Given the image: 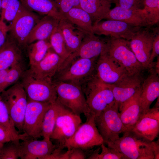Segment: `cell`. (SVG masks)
I'll return each mask as SVG.
<instances>
[{"mask_svg":"<svg viewBox=\"0 0 159 159\" xmlns=\"http://www.w3.org/2000/svg\"><path fill=\"white\" fill-rule=\"evenodd\" d=\"M81 87L85 96L90 114L99 115L114 101L111 84L100 80L96 74Z\"/></svg>","mask_w":159,"mask_h":159,"instance_id":"1","label":"cell"},{"mask_svg":"<svg viewBox=\"0 0 159 159\" xmlns=\"http://www.w3.org/2000/svg\"><path fill=\"white\" fill-rule=\"evenodd\" d=\"M116 140L106 143L115 149L128 159H154L151 142L140 138L130 131H126Z\"/></svg>","mask_w":159,"mask_h":159,"instance_id":"2","label":"cell"},{"mask_svg":"<svg viewBox=\"0 0 159 159\" xmlns=\"http://www.w3.org/2000/svg\"><path fill=\"white\" fill-rule=\"evenodd\" d=\"M94 121L104 143L113 142L126 131L121 119L118 106L115 100L98 115Z\"/></svg>","mask_w":159,"mask_h":159,"instance_id":"3","label":"cell"},{"mask_svg":"<svg viewBox=\"0 0 159 159\" xmlns=\"http://www.w3.org/2000/svg\"><path fill=\"white\" fill-rule=\"evenodd\" d=\"M105 51L109 56L130 74L142 73L145 69L137 59L129 41L110 37L106 39Z\"/></svg>","mask_w":159,"mask_h":159,"instance_id":"4","label":"cell"},{"mask_svg":"<svg viewBox=\"0 0 159 159\" xmlns=\"http://www.w3.org/2000/svg\"><path fill=\"white\" fill-rule=\"evenodd\" d=\"M57 99L74 113L87 117L90 112L84 94L80 86L67 82L52 81Z\"/></svg>","mask_w":159,"mask_h":159,"instance_id":"5","label":"cell"},{"mask_svg":"<svg viewBox=\"0 0 159 159\" xmlns=\"http://www.w3.org/2000/svg\"><path fill=\"white\" fill-rule=\"evenodd\" d=\"M0 97L5 104L15 127L20 133L22 132L27 97L20 82L2 91Z\"/></svg>","mask_w":159,"mask_h":159,"instance_id":"6","label":"cell"},{"mask_svg":"<svg viewBox=\"0 0 159 159\" xmlns=\"http://www.w3.org/2000/svg\"><path fill=\"white\" fill-rule=\"evenodd\" d=\"M97 58H79L75 59L65 68L57 72L52 81L67 82L81 87L96 74Z\"/></svg>","mask_w":159,"mask_h":159,"instance_id":"7","label":"cell"},{"mask_svg":"<svg viewBox=\"0 0 159 159\" xmlns=\"http://www.w3.org/2000/svg\"><path fill=\"white\" fill-rule=\"evenodd\" d=\"M95 116L90 114L73 135L65 141L63 148L67 150L77 148L83 150L92 149L104 143L94 121Z\"/></svg>","mask_w":159,"mask_h":159,"instance_id":"8","label":"cell"},{"mask_svg":"<svg viewBox=\"0 0 159 159\" xmlns=\"http://www.w3.org/2000/svg\"><path fill=\"white\" fill-rule=\"evenodd\" d=\"M19 81L29 99L52 103L57 99V93L51 80L35 78L26 70Z\"/></svg>","mask_w":159,"mask_h":159,"instance_id":"9","label":"cell"},{"mask_svg":"<svg viewBox=\"0 0 159 159\" xmlns=\"http://www.w3.org/2000/svg\"><path fill=\"white\" fill-rule=\"evenodd\" d=\"M51 104L27 98L22 129L26 137L37 139L42 136L44 116Z\"/></svg>","mask_w":159,"mask_h":159,"instance_id":"10","label":"cell"},{"mask_svg":"<svg viewBox=\"0 0 159 159\" xmlns=\"http://www.w3.org/2000/svg\"><path fill=\"white\" fill-rule=\"evenodd\" d=\"M40 19L39 17L24 6L15 18L12 21L9 32V37L23 50L28 45V37L32 29Z\"/></svg>","mask_w":159,"mask_h":159,"instance_id":"11","label":"cell"},{"mask_svg":"<svg viewBox=\"0 0 159 159\" xmlns=\"http://www.w3.org/2000/svg\"><path fill=\"white\" fill-rule=\"evenodd\" d=\"M82 123L80 115L64 106L57 118L50 139L57 140L58 143L57 147L63 149L65 140L73 135Z\"/></svg>","mask_w":159,"mask_h":159,"instance_id":"12","label":"cell"},{"mask_svg":"<svg viewBox=\"0 0 159 159\" xmlns=\"http://www.w3.org/2000/svg\"><path fill=\"white\" fill-rule=\"evenodd\" d=\"M150 27H141L129 41L131 49L145 69L151 68L149 60L154 39L158 32Z\"/></svg>","mask_w":159,"mask_h":159,"instance_id":"13","label":"cell"},{"mask_svg":"<svg viewBox=\"0 0 159 159\" xmlns=\"http://www.w3.org/2000/svg\"><path fill=\"white\" fill-rule=\"evenodd\" d=\"M144 80L142 73L132 75L126 72L117 81L111 84L119 110L141 87Z\"/></svg>","mask_w":159,"mask_h":159,"instance_id":"14","label":"cell"},{"mask_svg":"<svg viewBox=\"0 0 159 159\" xmlns=\"http://www.w3.org/2000/svg\"><path fill=\"white\" fill-rule=\"evenodd\" d=\"M141 27L120 21L106 20L93 24L92 30L95 34L122 38L129 41Z\"/></svg>","mask_w":159,"mask_h":159,"instance_id":"15","label":"cell"},{"mask_svg":"<svg viewBox=\"0 0 159 159\" xmlns=\"http://www.w3.org/2000/svg\"><path fill=\"white\" fill-rule=\"evenodd\" d=\"M106 39H103L94 33L86 34L77 50L70 55L62 65L66 67L77 57L97 58L106 49Z\"/></svg>","mask_w":159,"mask_h":159,"instance_id":"16","label":"cell"},{"mask_svg":"<svg viewBox=\"0 0 159 159\" xmlns=\"http://www.w3.org/2000/svg\"><path fill=\"white\" fill-rule=\"evenodd\" d=\"M130 131L144 140L153 141L159 133V108H150Z\"/></svg>","mask_w":159,"mask_h":159,"instance_id":"17","label":"cell"},{"mask_svg":"<svg viewBox=\"0 0 159 159\" xmlns=\"http://www.w3.org/2000/svg\"><path fill=\"white\" fill-rule=\"evenodd\" d=\"M20 143L21 159H44L57 148L50 139L45 138L38 140L26 137Z\"/></svg>","mask_w":159,"mask_h":159,"instance_id":"18","label":"cell"},{"mask_svg":"<svg viewBox=\"0 0 159 159\" xmlns=\"http://www.w3.org/2000/svg\"><path fill=\"white\" fill-rule=\"evenodd\" d=\"M126 72L125 69L115 61L105 50L98 58L96 66V74L103 82L112 84Z\"/></svg>","mask_w":159,"mask_h":159,"instance_id":"19","label":"cell"},{"mask_svg":"<svg viewBox=\"0 0 159 159\" xmlns=\"http://www.w3.org/2000/svg\"><path fill=\"white\" fill-rule=\"evenodd\" d=\"M52 48L41 61L30 66L29 69L26 70L28 74L36 78L52 80L63 61Z\"/></svg>","mask_w":159,"mask_h":159,"instance_id":"20","label":"cell"},{"mask_svg":"<svg viewBox=\"0 0 159 159\" xmlns=\"http://www.w3.org/2000/svg\"><path fill=\"white\" fill-rule=\"evenodd\" d=\"M148 70L149 74L141 86L140 97L141 117L146 113L152 102L159 96V75L154 67Z\"/></svg>","mask_w":159,"mask_h":159,"instance_id":"21","label":"cell"},{"mask_svg":"<svg viewBox=\"0 0 159 159\" xmlns=\"http://www.w3.org/2000/svg\"><path fill=\"white\" fill-rule=\"evenodd\" d=\"M142 9H128L116 5L110 9L103 19L120 21L135 26L150 27Z\"/></svg>","mask_w":159,"mask_h":159,"instance_id":"22","label":"cell"},{"mask_svg":"<svg viewBox=\"0 0 159 159\" xmlns=\"http://www.w3.org/2000/svg\"><path fill=\"white\" fill-rule=\"evenodd\" d=\"M58 26L69 53L70 54L76 52L86 34L64 16L59 20Z\"/></svg>","mask_w":159,"mask_h":159,"instance_id":"23","label":"cell"},{"mask_svg":"<svg viewBox=\"0 0 159 159\" xmlns=\"http://www.w3.org/2000/svg\"><path fill=\"white\" fill-rule=\"evenodd\" d=\"M141 90V87L119 110L126 131L131 130L141 117L140 97Z\"/></svg>","mask_w":159,"mask_h":159,"instance_id":"24","label":"cell"},{"mask_svg":"<svg viewBox=\"0 0 159 159\" xmlns=\"http://www.w3.org/2000/svg\"><path fill=\"white\" fill-rule=\"evenodd\" d=\"M59 20L51 16L45 15L40 19L34 26L28 39V45L36 41L49 40Z\"/></svg>","mask_w":159,"mask_h":159,"instance_id":"25","label":"cell"},{"mask_svg":"<svg viewBox=\"0 0 159 159\" xmlns=\"http://www.w3.org/2000/svg\"><path fill=\"white\" fill-rule=\"evenodd\" d=\"M23 50L12 39L7 40L0 49V70L6 69L23 60Z\"/></svg>","mask_w":159,"mask_h":159,"instance_id":"26","label":"cell"},{"mask_svg":"<svg viewBox=\"0 0 159 159\" xmlns=\"http://www.w3.org/2000/svg\"><path fill=\"white\" fill-rule=\"evenodd\" d=\"M111 3L109 0H80V6L89 14L93 25L103 19Z\"/></svg>","mask_w":159,"mask_h":159,"instance_id":"27","label":"cell"},{"mask_svg":"<svg viewBox=\"0 0 159 159\" xmlns=\"http://www.w3.org/2000/svg\"><path fill=\"white\" fill-rule=\"evenodd\" d=\"M64 16L86 34L93 33L91 18L80 7L72 8Z\"/></svg>","mask_w":159,"mask_h":159,"instance_id":"28","label":"cell"},{"mask_svg":"<svg viewBox=\"0 0 159 159\" xmlns=\"http://www.w3.org/2000/svg\"><path fill=\"white\" fill-rule=\"evenodd\" d=\"M26 9L39 14L49 15L59 20L64 16L58 11L51 0H20Z\"/></svg>","mask_w":159,"mask_h":159,"instance_id":"29","label":"cell"},{"mask_svg":"<svg viewBox=\"0 0 159 159\" xmlns=\"http://www.w3.org/2000/svg\"><path fill=\"white\" fill-rule=\"evenodd\" d=\"M64 106L57 99L51 104L45 114L43 121L41 136L43 138L50 139L57 118Z\"/></svg>","mask_w":159,"mask_h":159,"instance_id":"30","label":"cell"},{"mask_svg":"<svg viewBox=\"0 0 159 159\" xmlns=\"http://www.w3.org/2000/svg\"><path fill=\"white\" fill-rule=\"evenodd\" d=\"M51 48L49 40L38 41L29 44L26 49L30 66L36 64L41 61Z\"/></svg>","mask_w":159,"mask_h":159,"instance_id":"31","label":"cell"},{"mask_svg":"<svg viewBox=\"0 0 159 159\" xmlns=\"http://www.w3.org/2000/svg\"><path fill=\"white\" fill-rule=\"evenodd\" d=\"M49 41L53 50L60 57L63 62L70 54L67 49L64 38L58 24L51 35Z\"/></svg>","mask_w":159,"mask_h":159,"instance_id":"32","label":"cell"},{"mask_svg":"<svg viewBox=\"0 0 159 159\" xmlns=\"http://www.w3.org/2000/svg\"><path fill=\"white\" fill-rule=\"evenodd\" d=\"M0 124L6 128L16 140H22V134H20L16 129L11 119L7 107L0 97Z\"/></svg>","mask_w":159,"mask_h":159,"instance_id":"33","label":"cell"},{"mask_svg":"<svg viewBox=\"0 0 159 159\" xmlns=\"http://www.w3.org/2000/svg\"><path fill=\"white\" fill-rule=\"evenodd\" d=\"M143 14L150 27L159 21V0H144Z\"/></svg>","mask_w":159,"mask_h":159,"instance_id":"34","label":"cell"},{"mask_svg":"<svg viewBox=\"0 0 159 159\" xmlns=\"http://www.w3.org/2000/svg\"><path fill=\"white\" fill-rule=\"evenodd\" d=\"M104 143L101 145V152L99 153L100 148L96 149L90 155L87 159H128L123 154L115 149L107 146Z\"/></svg>","mask_w":159,"mask_h":159,"instance_id":"35","label":"cell"},{"mask_svg":"<svg viewBox=\"0 0 159 159\" xmlns=\"http://www.w3.org/2000/svg\"><path fill=\"white\" fill-rule=\"evenodd\" d=\"M26 70L24 60L17 63L10 68L3 87V90L19 82Z\"/></svg>","mask_w":159,"mask_h":159,"instance_id":"36","label":"cell"},{"mask_svg":"<svg viewBox=\"0 0 159 159\" xmlns=\"http://www.w3.org/2000/svg\"><path fill=\"white\" fill-rule=\"evenodd\" d=\"M19 140H12L4 144L0 149V159H17L20 158Z\"/></svg>","mask_w":159,"mask_h":159,"instance_id":"37","label":"cell"},{"mask_svg":"<svg viewBox=\"0 0 159 159\" xmlns=\"http://www.w3.org/2000/svg\"><path fill=\"white\" fill-rule=\"evenodd\" d=\"M23 6L20 0H10L5 9L4 19L12 21L19 13Z\"/></svg>","mask_w":159,"mask_h":159,"instance_id":"38","label":"cell"},{"mask_svg":"<svg viewBox=\"0 0 159 159\" xmlns=\"http://www.w3.org/2000/svg\"><path fill=\"white\" fill-rule=\"evenodd\" d=\"M63 16L72 8L80 6V0H51Z\"/></svg>","mask_w":159,"mask_h":159,"instance_id":"39","label":"cell"},{"mask_svg":"<svg viewBox=\"0 0 159 159\" xmlns=\"http://www.w3.org/2000/svg\"><path fill=\"white\" fill-rule=\"evenodd\" d=\"M144 0H117L116 5L126 9H139L143 8Z\"/></svg>","mask_w":159,"mask_h":159,"instance_id":"40","label":"cell"},{"mask_svg":"<svg viewBox=\"0 0 159 159\" xmlns=\"http://www.w3.org/2000/svg\"><path fill=\"white\" fill-rule=\"evenodd\" d=\"M159 54V34L158 32L155 36L153 42L152 50L149 63L151 68L154 67L155 63L153 61L155 58Z\"/></svg>","mask_w":159,"mask_h":159,"instance_id":"41","label":"cell"},{"mask_svg":"<svg viewBox=\"0 0 159 159\" xmlns=\"http://www.w3.org/2000/svg\"><path fill=\"white\" fill-rule=\"evenodd\" d=\"M4 19H0V49L6 42L7 39V33L9 32L10 25H7L4 21Z\"/></svg>","mask_w":159,"mask_h":159,"instance_id":"42","label":"cell"},{"mask_svg":"<svg viewBox=\"0 0 159 159\" xmlns=\"http://www.w3.org/2000/svg\"><path fill=\"white\" fill-rule=\"evenodd\" d=\"M15 140L7 129L0 124V149L5 143Z\"/></svg>","mask_w":159,"mask_h":159,"instance_id":"43","label":"cell"},{"mask_svg":"<svg viewBox=\"0 0 159 159\" xmlns=\"http://www.w3.org/2000/svg\"><path fill=\"white\" fill-rule=\"evenodd\" d=\"M67 150L68 159H85L87 158V155L84 150L81 148H74Z\"/></svg>","mask_w":159,"mask_h":159,"instance_id":"44","label":"cell"},{"mask_svg":"<svg viewBox=\"0 0 159 159\" xmlns=\"http://www.w3.org/2000/svg\"><path fill=\"white\" fill-rule=\"evenodd\" d=\"M9 69L0 70V93L3 91V87Z\"/></svg>","mask_w":159,"mask_h":159,"instance_id":"45","label":"cell"},{"mask_svg":"<svg viewBox=\"0 0 159 159\" xmlns=\"http://www.w3.org/2000/svg\"><path fill=\"white\" fill-rule=\"evenodd\" d=\"M159 140L156 141L151 142L152 150L154 154V159H159Z\"/></svg>","mask_w":159,"mask_h":159,"instance_id":"46","label":"cell"},{"mask_svg":"<svg viewBox=\"0 0 159 159\" xmlns=\"http://www.w3.org/2000/svg\"><path fill=\"white\" fill-rule=\"evenodd\" d=\"M10 0H2L1 6V17L2 18L4 19V14L5 10L7 7Z\"/></svg>","mask_w":159,"mask_h":159,"instance_id":"47","label":"cell"},{"mask_svg":"<svg viewBox=\"0 0 159 159\" xmlns=\"http://www.w3.org/2000/svg\"><path fill=\"white\" fill-rule=\"evenodd\" d=\"M157 60L155 63L154 67L155 71L158 74H159V56L157 57Z\"/></svg>","mask_w":159,"mask_h":159,"instance_id":"48","label":"cell"},{"mask_svg":"<svg viewBox=\"0 0 159 159\" xmlns=\"http://www.w3.org/2000/svg\"><path fill=\"white\" fill-rule=\"evenodd\" d=\"M158 98V99L154 107L159 108V97Z\"/></svg>","mask_w":159,"mask_h":159,"instance_id":"49","label":"cell"},{"mask_svg":"<svg viewBox=\"0 0 159 159\" xmlns=\"http://www.w3.org/2000/svg\"><path fill=\"white\" fill-rule=\"evenodd\" d=\"M111 3H114L116 4L117 1V0H109Z\"/></svg>","mask_w":159,"mask_h":159,"instance_id":"50","label":"cell"},{"mask_svg":"<svg viewBox=\"0 0 159 159\" xmlns=\"http://www.w3.org/2000/svg\"><path fill=\"white\" fill-rule=\"evenodd\" d=\"M2 0H0V12L1 11V6L2 3Z\"/></svg>","mask_w":159,"mask_h":159,"instance_id":"51","label":"cell"}]
</instances>
